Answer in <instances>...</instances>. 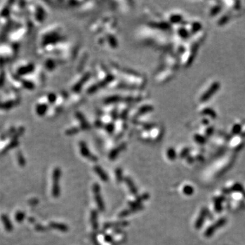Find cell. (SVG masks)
Instances as JSON below:
<instances>
[{
    "label": "cell",
    "mask_w": 245,
    "mask_h": 245,
    "mask_svg": "<svg viewBox=\"0 0 245 245\" xmlns=\"http://www.w3.org/2000/svg\"><path fill=\"white\" fill-rule=\"evenodd\" d=\"M61 176V170L59 168H54L52 172V195L54 198H57L61 193V189L59 182Z\"/></svg>",
    "instance_id": "6da1fadb"
},
{
    "label": "cell",
    "mask_w": 245,
    "mask_h": 245,
    "mask_svg": "<svg viewBox=\"0 0 245 245\" xmlns=\"http://www.w3.org/2000/svg\"><path fill=\"white\" fill-rule=\"evenodd\" d=\"M93 191L95 198V203L97 204L98 210L100 212H104L105 211V204L103 200L101 194V188L98 183H95L93 186Z\"/></svg>",
    "instance_id": "7a4b0ae2"
},
{
    "label": "cell",
    "mask_w": 245,
    "mask_h": 245,
    "mask_svg": "<svg viewBox=\"0 0 245 245\" xmlns=\"http://www.w3.org/2000/svg\"><path fill=\"white\" fill-rule=\"evenodd\" d=\"M80 154H81L83 157H85V158L89 159V160L91 161H97V157L95 156V155H92L91 152L89 151L88 147H87L86 144L83 142H81L80 143Z\"/></svg>",
    "instance_id": "3957f363"
},
{
    "label": "cell",
    "mask_w": 245,
    "mask_h": 245,
    "mask_svg": "<svg viewBox=\"0 0 245 245\" xmlns=\"http://www.w3.org/2000/svg\"><path fill=\"white\" fill-rule=\"evenodd\" d=\"M35 111L38 116L45 115V114L48 112V104L47 100H40L37 103L35 106Z\"/></svg>",
    "instance_id": "277c9868"
},
{
    "label": "cell",
    "mask_w": 245,
    "mask_h": 245,
    "mask_svg": "<svg viewBox=\"0 0 245 245\" xmlns=\"http://www.w3.org/2000/svg\"><path fill=\"white\" fill-rule=\"evenodd\" d=\"M19 65L20 66L17 68L16 71L17 75H26L34 70V64L31 63H23Z\"/></svg>",
    "instance_id": "5b68a950"
},
{
    "label": "cell",
    "mask_w": 245,
    "mask_h": 245,
    "mask_svg": "<svg viewBox=\"0 0 245 245\" xmlns=\"http://www.w3.org/2000/svg\"><path fill=\"white\" fill-rule=\"evenodd\" d=\"M149 198H150L149 194H148V193H144L143 194H142L141 196H138L134 200L129 202L128 204L129 206H130V208L142 205V204H143L144 201L148 200V199H149Z\"/></svg>",
    "instance_id": "8992f818"
},
{
    "label": "cell",
    "mask_w": 245,
    "mask_h": 245,
    "mask_svg": "<svg viewBox=\"0 0 245 245\" xmlns=\"http://www.w3.org/2000/svg\"><path fill=\"white\" fill-rule=\"evenodd\" d=\"M207 214L208 210L206 208H203L201 210L200 215L198 216V219L196 220V223H195V228L196 229H200L201 227H202Z\"/></svg>",
    "instance_id": "52a82bcc"
},
{
    "label": "cell",
    "mask_w": 245,
    "mask_h": 245,
    "mask_svg": "<svg viewBox=\"0 0 245 245\" xmlns=\"http://www.w3.org/2000/svg\"><path fill=\"white\" fill-rule=\"evenodd\" d=\"M129 225V222L127 221H120L116 222H109L106 223L104 225V229H108L110 228H119V227H127Z\"/></svg>",
    "instance_id": "ba28073f"
},
{
    "label": "cell",
    "mask_w": 245,
    "mask_h": 245,
    "mask_svg": "<svg viewBox=\"0 0 245 245\" xmlns=\"http://www.w3.org/2000/svg\"><path fill=\"white\" fill-rule=\"evenodd\" d=\"M143 208H144V206L143 204L140 206H136V207L130 208L129 209H125V210H124V211H121V213H119V216L120 218H124V217H125V216L130 215V214H132L133 213H137V212H138L140 211H142Z\"/></svg>",
    "instance_id": "9c48e42d"
},
{
    "label": "cell",
    "mask_w": 245,
    "mask_h": 245,
    "mask_svg": "<svg viewBox=\"0 0 245 245\" xmlns=\"http://www.w3.org/2000/svg\"><path fill=\"white\" fill-rule=\"evenodd\" d=\"M93 170L103 182H108L109 181V177L108 174H107L106 172L103 170V168L101 166L95 165L93 168Z\"/></svg>",
    "instance_id": "30bf717a"
},
{
    "label": "cell",
    "mask_w": 245,
    "mask_h": 245,
    "mask_svg": "<svg viewBox=\"0 0 245 245\" xmlns=\"http://www.w3.org/2000/svg\"><path fill=\"white\" fill-rule=\"evenodd\" d=\"M124 181L127 184V185H128L129 189H130V193L133 195V196H137L138 193V188L136 187L134 183H133L132 179L130 178V177L127 176L124 178Z\"/></svg>",
    "instance_id": "8fae6325"
},
{
    "label": "cell",
    "mask_w": 245,
    "mask_h": 245,
    "mask_svg": "<svg viewBox=\"0 0 245 245\" xmlns=\"http://www.w3.org/2000/svg\"><path fill=\"white\" fill-rule=\"evenodd\" d=\"M90 220L92 228L94 230H97L99 229V221H98V212L97 210L91 211Z\"/></svg>",
    "instance_id": "7c38bea8"
},
{
    "label": "cell",
    "mask_w": 245,
    "mask_h": 245,
    "mask_svg": "<svg viewBox=\"0 0 245 245\" xmlns=\"http://www.w3.org/2000/svg\"><path fill=\"white\" fill-rule=\"evenodd\" d=\"M125 147H126L125 144H121V145L117 146V148H115V149H113L112 151L110 152V155H109V159H110V160H115V159L117 158L118 155L119 154V153L121 152L122 150H123L125 148Z\"/></svg>",
    "instance_id": "4fadbf2b"
},
{
    "label": "cell",
    "mask_w": 245,
    "mask_h": 245,
    "mask_svg": "<svg viewBox=\"0 0 245 245\" xmlns=\"http://www.w3.org/2000/svg\"><path fill=\"white\" fill-rule=\"evenodd\" d=\"M218 89H219V83L218 82L213 83V84L210 87V89H208V93L206 91V93L203 96V99H204V100L209 99V97H211L212 95H213V94L214 93V92H216Z\"/></svg>",
    "instance_id": "5bb4252c"
},
{
    "label": "cell",
    "mask_w": 245,
    "mask_h": 245,
    "mask_svg": "<svg viewBox=\"0 0 245 245\" xmlns=\"http://www.w3.org/2000/svg\"><path fill=\"white\" fill-rule=\"evenodd\" d=\"M49 226L52 229H57V230L61 231L62 232H67L69 230V227L67 225L63 224H59V223L51 222L49 224Z\"/></svg>",
    "instance_id": "9a60e30c"
},
{
    "label": "cell",
    "mask_w": 245,
    "mask_h": 245,
    "mask_svg": "<svg viewBox=\"0 0 245 245\" xmlns=\"http://www.w3.org/2000/svg\"><path fill=\"white\" fill-rule=\"evenodd\" d=\"M1 220L4 223V225L6 227V230H7L8 231H12V228H13V226L12 225V223H11L10 221L9 220V218H8L6 215H2Z\"/></svg>",
    "instance_id": "2e32d148"
},
{
    "label": "cell",
    "mask_w": 245,
    "mask_h": 245,
    "mask_svg": "<svg viewBox=\"0 0 245 245\" xmlns=\"http://www.w3.org/2000/svg\"><path fill=\"white\" fill-rule=\"evenodd\" d=\"M223 202V198H214V209L216 212L219 213L222 211V205L221 203Z\"/></svg>",
    "instance_id": "e0dca14e"
},
{
    "label": "cell",
    "mask_w": 245,
    "mask_h": 245,
    "mask_svg": "<svg viewBox=\"0 0 245 245\" xmlns=\"http://www.w3.org/2000/svg\"><path fill=\"white\" fill-rule=\"evenodd\" d=\"M115 176L116 180H117V182L118 183H121L124 181V177L123 175H122V170L121 168H117L115 170Z\"/></svg>",
    "instance_id": "ac0fdd59"
},
{
    "label": "cell",
    "mask_w": 245,
    "mask_h": 245,
    "mask_svg": "<svg viewBox=\"0 0 245 245\" xmlns=\"http://www.w3.org/2000/svg\"><path fill=\"white\" fill-rule=\"evenodd\" d=\"M216 229H216V227H215L214 224L211 225V226H209L204 232L205 237H206V238L211 237V236L214 234V233L215 232V231L216 230Z\"/></svg>",
    "instance_id": "d6986e66"
},
{
    "label": "cell",
    "mask_w": 245,
    "mask_h": 245,
    "mask_svg": "<svg viewBox=\"0 0 245 245\" xmlns=\"http://www.w3.org/2000/svg\"><path fill=\"white\" fill-rule=\"evenodd\" d=\"M167 157L171 161H174L176 157V153L173 148H168L167 150Z\"/></svg>",
    "instance_id": "ffe728a7"
},
{
    "label": "cell",
    "mask_w": 245,
    "mask_h": 245,
    "mask_svg": "<svg viewBox=\"0 0 245 245\" xmlns=\"http://www.w3.org/2000/svg\"><path fill=\"white\" fill-rule=\"evenodd\" d=\"M183 192L186 196H191L194 193V189L192 186L185 185L183 189Z\"/></svg>",
    "instance_id": "44dd1931"
},
{
    "label": "cell",
    "mask_w": 245,
    "mask_h": 245,
    "mask_svg": "<svg viewBox=\"0 0 245 245\" xmlns=\"http://www.w3.org/2000/svg\"><path fill=\"white\" fill-rule=\"evenodd\" d=\"M227 223V218L225 217H221V218H219L217 221H216L215 224H214V225H215V227H216V229H218L220 228V227H222L223 226H224V225L226 224Z\"/></svg>",
    "instance_id": "7402d4cb"
},
{
    "label": "cell",
    "mask_w": 245,
    "mask_h": 245,
    "mask_svg": "<svg viewBox=\"0 0 245 245\" xmlns=\"http://www.w3.org/2000/svg\"><path fill=\"white\" fill-rule=\"evenodd\" d=\"M25 216V214L23 212L19 211L16 214V215H15V220H16L17 222L20 223L21 221H23L24 220Z\"/></svg>",
    "instance_id": "603a6c76"
},
{
    "label": "cell",
    "mask_w": 245,
    "mask_h": 245,
    "mask_svg": "<svg viewBox=\"0 0 245 245\" xmlns=\"http://www.w3.org/2000/svg\"><path fill=\"white\" fill-rule=\"evenodd\" d=\"M231 191L240 192V193H244V188L239 183H236L231 188Z\"/></svg>",
    "instance_id": "cb8c5ba5"
},
{
    "label": "cell",
    "mask_w": 245,
    "mask_h": 245,
    "mask_svg": "<svg viewBox=\"0 0 245 245\" xmlns=\"http://www.w3.org/2000/svg\"><path fill=\"white\" fill-rule=\"evenodd\" d=\"M242 127L240 124H235L234 125L232 128V133L234 134H238V133L241 132Z\"/></svg>",
    "instance_id": "d4e9b609"
},
{
    "label": "cell",
    "mask_w": 245,
    "mask_h": 245,
    "mask_svg": "<svg viewBox=\"0 0 245 245\" xmlns=\"http://www.w3.org/2000/svg\"><path fill=\"white\" fill-rule=\"evenodd\" d=\"M195 140L199 144H204L206 143V139L204 136L200 135H195Z\"/></svg>",
    "instance_id": "484cf974"
},
{
    "label": "cell",
    "mask_w": 245,
    "mask_h": 245,
    "mask_svg": "<svg viewBox=\"0 0 245 245\" xmlns=\"http://www.w3.org/2000/svg\"><path fill=\"white\" fill-rule=\"evenodd\" d=\"M17 157H18V162L19 163V165H20L21 166H25V159H24L23 155H22L20 152H19Z\"/></svg>",
    "instance_id": "4316f807"
},
{
    "label": "cell",
    "mask_w": 245,
    "mask_h": 245,
    "mask_svg": "<svg viewBox=\"0 0 245 245\" xmlns=\"http://www.w3.org/2000/svg\"><path fill=\"white\" fill-rule=\"evenodd\" d=\"M221 7L219 5H216L211 9V15H215L220 12Z\"/></svg>",
    "instance_id": "83f0119b"
},
{
    "label": "cell",
    "mask_w": 245,
    "mask_h": 245,
    "mask_svg": "<svg viewBox=\"0 0 245 245\" xmlns=\"http://www.w3.org/2000/svg\"><path fill=\"white\" fill-rule=\"evenodd\" d=\"M189 151H190L189 148H184L182 151H181V154H180L181 158L184 159V158H185L186 157H187L188 155H189Z\"/></svg>",
    "instance_id": "f1b7e54d"
},
{
    "label": "cell",
    "mask_w": 245,
    "mask_h": 245,
    "mask_svg": "<svg viewBox=\"0 0 245 245\" xmlns=\"http://www.w3.org/2000/svg\"><path fill=\"white\" fill-rule=\"evenodd\" d=\"M104 240L105 241L108 242V243H112V242H113V238L112 236L110 235H105Z\"/></svg>",
    "instance_id": "f546056e"
},
{
    "label": "cell",
    "mask_w": 245,
    "mask_h": 245,
    "mask_svg": "<svg viewBox=\"0 0 245 245\" xmlns=\"http://www.w3.org/2000/svg\"><path fill=\"white\" fill-rule=\"evenodd\" d=\"M229 18V17H228V16H227V15H224V16H223V17H221V18L220 19V20H219V23H221V25H224V24L226 23L227 22V19H228Z\"/></svg>",
    "instance_id": "4dcf8cb0"
},
{
    "label": "cell",
    "mask_w": 245,
    "mask_h": 245,
    "mask_svg": "<svg viewBox=\"0 0 245 245\" xmlns=\"http://www.w3.org/2000/svg\"><path fill=\"white\" fill-rule=\"evenodd\" d=\"M4 80H5V75L3 72H0V87L4 84Z\"/></svg>",
    "instance_id": "1f68e13d"
},
{
    "label": "cell",
    "mask_w": 245,
    "mask_h": 245,
    "mask_svg": "<svg viewBox=\"0 0 245 245\" xmlns=\"http://www.w3.org/2000/svg\"><path fill=\"white\" fill-rule=\"evenodd\" d=\"M35 228L37 231H44L45 230V228L43 226H42L41 225H36V227H35Z\"/></svg>",
    "instance_id": "d6a6232c"
},
{
    "label": "cell",
    "mask_w": 245,
    "mask_h": 245,
    "mask_svg": "<svg viewBox=\"0 0 245 245\" xmlns=\"http://www.w3.org/2000/svg\"><path fill=\"white\" fill-rule=\"evenodd\" d=\"M187 162L188 163H192L194 161V158H193V157H189L187 158Z\"/></svg>",
    "instance_id": "836d02e7"
}]
</instances>
